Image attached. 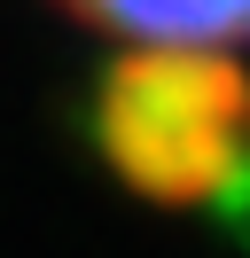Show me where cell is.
<instances>
[{"instance_id":"1","label":"cell","mask_w":250,"mask_h":258,"mask_svg":"<svg viewBox=\"0 0 250 258\" xmlns=\"http://www.w3.org/2000/svg\"><path fill=\"white\" fill-rule=\"evenodd\" d=\"M78 39L117 55H172V63H234L250 71V0H39Z\"/></svg>"}]
</instances>
